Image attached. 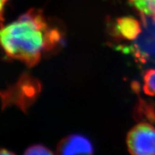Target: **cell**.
<instances>
[{"label":"cell","mask_w":155,"mask_h":155,"mask_svg":"<svg viewBox=\"0 0 155 155\" xmlns=\"http://www.w3.org/2000/svg\"><path fill=\"white\" fill-rule=\"evenodd\" d=\"M143 89L146 94L155 96V69H150L145 72Z\"/></svg>","instance_id":"cell-8"},{"label":"cell","mask_w":155,"mask_h":155,"mask_svg":"<svg viewBox=\"0 0 155 155\" xmlns=\"http://www.w3.org/2000/svg\"><path fill=\"white\" fill-rule=\"evenodd\" d=\"M142 32L129 49L137 61L155 66V20L141 15Z\"/></svg>","instance_id":"cell-3"},{"label":"cell","mask_w":155,"mask_h":155,"mask_svg":"<svg viewBox=\"0 0 155 155\" xmlns=\"http://www.w3.org/2000/svg\"><path fill=\"white\" fill-rule=\"evenodd\" d=\"M40 91L41 85L38 80L28 74L23 75L15 84L0 91L2 108L15 105L25 111L35 101Z\"/></svg>","instance_id":"cell-2"},{"label":"cell","mask_w":155,"mask_h":155,"mask_svg":"<svg viewBox=\"0 0 155 155\" xmlns=\"http://www.w3.org/2000/svg\"><path fill=\"white\" fill-rule=\"evenodd\" d=\"M0 155H16L15 153L10 152V151L5 150V149H2L0 150Z\"/></svg>","instance_id":"cell-11"},{"label":"cell","mask_w":155,"mask_h":155,"mask_svg":"<svg viewBox=\"0 0 155 155\" xmlns=\"http://www.w3.org/2000/svg\"><path fill=\"white\" fill-rule=\"evenodd\" d=\"M24 155H55L50 149L42 144L32 145L27 149Z\"/></svg>","instance_id":"cell-9"},{"label":"cell","mask_w":155,"mask_h":155,"mask_svg":"<svg viewBox=\"0 0 155 155\" xmlns=\"http://www.w3.org/2000/svg\"><path fill=\"white\" fill-rule=\"evenodd\" d=\"M140 12L141 15L152 17L155 20V0H129Z\"/></svg>","instance_id":"cell-7"},{"label":"cell","mask_w":155,"mask_h":155,"mask_svg":"<svg viewBox=\"0 0 155 155\" xmlns=\"http://www.w3.org/2000/svg\"><path fill=\"white\" fill-rule=\"evenodd\" d=\"M127 145L131 155H155V127L139 123L128 133Z\"/></svg>","instance_id":"cell-4"},{"label":"cell","mask_w":155,"mask_h":155,"mask_svg":"<svg viewBox=\"0 0 155 155\" xmlns=\"http://www.w3.org/2000/svg\"><path fill=\"white\" fill-rule=\"evenodd\" d=\"M114 32L116 37L123 40H134L142 32V27L133 17H121L116 19Z\"/></svg>","instance_id":"cell-6"},{"label":"cell","mask_w":155,"mask_h":155,"mask_svg":"<svg viewBox=\"0 0 155 155\" xmlns=\"http://www.w3.org/2000/svg\"><path fill=\"white\" fill-rule=\"evenodd\" d=\"M63 40L61 31L50 26L42 12L36 9L0 28V48L6 56L28 67L38 64L43 54L58 49Z\"/></svg>","instance_id":"cell-1"},{"label":"cell","mask_w":155,"mask_h":155,"mask_svg":"<svg viewBox=\"0 0 155 155\" xmlns=\"http://www.w3.org/2000/svg\"><path fill=\"white\" fill-rule=\"evenodd\" d=\"M93 144L85 136L73 134L58 142L56 155H94Z\"/></svg>","instance_id":"cell-5"},{"label":"cell","mask_w":155,"mask_h":155,"mask_svg":"<svg viewBox=\"0 0 155 155\" xmlns=\"http://www.w3.org/2000/svg\"><path fill=\"white\" fill-rule=\"evenodd\" d=\"M9 0H0V23L1 26H2V22L4 21V11L5 7Z\"/></svg>","instance_id":"cell-10"}]
</instances>
